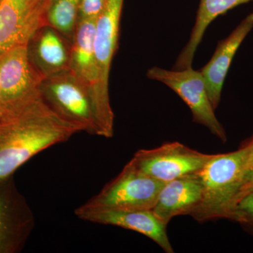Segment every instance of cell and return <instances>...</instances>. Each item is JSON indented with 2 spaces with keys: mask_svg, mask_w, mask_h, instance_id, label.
<instances>
[{
  "mask_svg": "<svg viewBox=\"0 0 253 253\" xmlns=\"http://www.w3.org/2000/svg\"><path fill=\"white\" fill-rule=\"evenodd\" d=\"M83 131L68 122L40 94L0 120V181L14 176L23 164L51 146Z\"/></svg>",
  "mask_w": 253,
  "mask_h": 253,
  "instance_id": "6da1fadb",
  "label": "cell"
},
{
  "mask_svg": "<svg viewBox=\"0 0 253 253\" xmlns=\"http://www.w3.org/2000/svg\"><path fill=\"white\" fill-rule=\"evenodd\" d=\"M244 165V152L239 148L232 152L215 154L198 172L202 181L203 195L201 204L191 215L195 220H234Z\"/></svg>",
  "mask_w": 253,
  "mask_h": 253,
  "instance_id": "7a4b0ae2",
  "label": "cell"
},
{
  "mask_svg": "<svg viewBox=\"0 0 253 253\" xmlns=\"http://www.w3.org/2000/svg\"><path fill=\"white\" fill-rule=\"evenodd\" d=\"M96 20L78 22L71 44L70 70L84 84L92 99L99 136L112 138L114 134V113L109 93L101 85V78L94 49Z\"/></svg>",
  "mask_w": 253,
  "mask_h": 253,
  "instance_id": "3957f363",
  "label": "cell"
},
{
  "mask_svg": "<svg viewBox=\"0 0 253 253\" xmlns=\"http://www.w3.org/2000/svg\"><path fill=\"white\" fill-rule=\"evenodd\" d=\"M40 93L55 112L89 134L99 136L89 91L71 70L44 78Z\"/></svg>",
  "mask_w": 253,
  "mask_h": 253,
  "instance_id": "277c9868",
  "label": "cell"
},
{
  "mask_svg": "<svg viewBox=\"0 0 253 253\" xmlns=\"http://www.w3.org/2000/svg\"><path fill=\"white\" fill-rule=\"evenodd\" d=\"M166 183L156 180L126 163L117 176L84 204L111 210H152Z\"/></svg>",
  "mask_w": 253,
  "mask_h": 253,
  "instance_id": "5b68a950",
  "label": "cell"
},
{
  "mask_svg": "<svg viewBox=\"0 0 253 253\" xmlns=\"http://www.w3.org/2000/svg\"><path fill=\"white\" fill-rule=\"evenodd\" d=\"M146 76L170 88L189 106L194 123L206 126L213 135L226 142L225 129L216 117L201 71L192 67L181 70L152 67L148 70Z\"/></svg>",
  "mask_w": 253,
  "mask_h": 253,
  "instance_id": "8992f818",
  "label": "cell"
},
{
  "mask_svg": "<svg viewBox=\"0 0 253 253\" xmlns=\"http://www.w3.org/2000/svg\"><path fill=\"white\" fill-rule=\"evenodd\" d=\"M214 156L174 141L155 149L139 150L129 162L144 174L167 183L199 172Z\"/></svg>",
  "mask_w": 253,
  "mask_h": 253,
  "instance_id": "52a82bcc",
  "label": "cell"
},
{
  "mask_svg": "<svg viewBox=\"0 0 253 253\" xmlns=\"http://www.w3.org/2000/svg\"><path fill=\"white\" fill-rule=\"evenodd\" d=\"M42 81L28 59L27 44L6 52L0 59V96L4 116L16 112L38 97Z\"/></svg>",
  "mask_w": 253,
  "mask_h": 253,
  "instance_id": "ba28073f",
  "label": "cell"
},
{
  "mask_svg": "<svg viewBox=\"0 0 253 253\" xmlns=\"http://www.w3.org/2000/svg\"><path fill=\"white\" fill-rule=\"evenodd\" d=\"M35 227V217L14 176L0 181V253H18Z\"/></svg>",
  "mask_w": 253,
  "mask_h": 253,
  "instance_id": "9c48e42d",
  "label": "cell"
},
{
  "mask_svg": "<svg viewBox=\"0 0 253 253\" xmlns=\"http://www.w3.org/2000/svg\"><path fill=\"white\" fill-rule=\"evenodd\" d=\"M75 214L83 220L118 226L136 231L152 240L166 253H174L167 234V226L152 210H111L80 206Z\"/></svg>",
  "mask_w": 253,
  "mask_h": 253,
  "instance_id": "30bf717a",
  "label": "cell"
},
{
  "mask_svg": "<svg viewBox=\"0 0 253 253\" xmlns=\"http://www.w3.org/2000/svg\"><path fill=\"white\" fill-rule=\"evenodd\" d=\"M45 6L32 7L28 0H1L0 59L13 48L27 44L34 32L45 24Z\"/></svg>",
  "mask_w": 253,
  "mask_h": 253,
  "instance_id": "8fae6325",
  "label": "cell"
},
{
  "mask_svg": "<svg viewBox=\"0 0 253 253\" xmlns=\"http://www.w3.org/2000/svg\"><path fill=\"white\" fill-rule=\"evenodd\" d=\"M71 44L47 24L40 26L27 43L28 59L42 79L70 69Z\"/></svg>",
  "mask_w": 253,
  "mask_h": 253,
  "instance_id": "7c38bea8",
  "label": "cell"
},
{
  "mask_svg": "<svg viewBox=\"0 0 253 253\" xmlns=\"http://www.w3.org/2000/svg\"><path fill=\"white\" fill-rule=\"evenodd\" d=\"M253 28V12L246 16L227 38L219 42L209 62L200 70L214 110L220 104L223 84L233 59Z\"/></svg>",
  "mask_w": 253,
  "mask_h": 253,
  "instance_id": "4fadbf2b",
  "label": "cell"
},
{
  "mask_svg": "<svg viewBox=\"0 0 253 253\" xmlns=\"http://www.w3.org/2000/svg\"><path fill=\"white\" fill-rule=\"evenodd\" d=\"M198 172L166 183L160 191L152 211L166 225L176 216H191L201 204L203 184Z\"/></svg>",
  "mask_w": 253,
  "mask_h": 253,
  "instance_id": "5bb4252c",
  "label": "cell"
},
{
  "mask_svg": "<svg viewBox=\"0 0 253 253\" xmlns=\"http://www.w3.org/2000/svg\"><path fill=\"white\" fill-rule=\"evenodd\" d=\"M124 0H105L95 22L94 49L101 85L109 93V76L114 55L118 48L120 23Z\"/></svg>",
  "mask_w": 253,
  "mask_h": 253,
  "instance_id": "9a60e30c",
  "label": "cell"
},
{
  "mask_svg": "<svg viewBox=\"0 0 253 253\" xmlns=\"http://www.w3.org/2000/svg\"><path fill=\"white\" fill-rule=\"evenodd\" d=\"M253 0H201L196 15V22L187 44L181 51L173 69L181 70L192 67L193 60L208 26L218 16L229 10Z\"/></svg>",
  "mask_w": 253,
  "mask_h": 253,
  "instance_id": "2e32d148",
  "label": "cell"
},
{
  "mask_svg": "<svg viewBox=\"0 0 253 253\" xmlns=\"http://www.w3.org/2000/svg\"><path fill=\"white\" fill-rule=\"evenodd\" d=\"M81 0H46L45 24L72 42L79 22Z\"/></svg>",
  "mask_w": 253,
  "mask_h": 253,
  "instance_id": "e0dca14e",
  "label": "cell"
},
{
  "mask_svg": "<svg viewBox=\"0 0 253 253\" xmlns=\"http://www.w3.org/2000/svg\"><path fill=\"white\" fill-rule=\"evenodd\" d=\"M233 221L253 235V192L246 195L236 205Z\"/></svg>",
  "mask_w": 253,
  "mask_h": 253,
  "instance_id": "ac0fdd59",
  "label": "cell"
},
{
  "mask_svg": "<svg viewBox=\"0 0 253 253\" xmlns=\"http://www.w3.org/2000/svg\"><path fill=\"white\" fill-rule=\"evenodd\" d=\"M105 0H81L79 21L81 20L96 19L104 6Z\"/></svg>",
  "mask_w": 253,
  "mask_h": 253,
  "instance_id": "d6986e66",
  "label": "cell"
},
{
  "mask_svg": "<svg viewBox=\"0 0 253 253\" xmlns=\"http://www.w3.org/2000/svg\"><path fill=\"white\" fill-rule=\"evenodd\" d=\"M253 192V167L243 172L236 196V202H239L246 195Z\"/></svg>",
  "mask_w": 253,
  "mask_h": 253,
  "instance_id": "ffe728a7",
  "label": "cell"
},
{
  "mask_svg": "<svg viewBox=\"0 0 253 253\" xmlns=\"http://www.w3.org/2000/svg\"><path fill=\"white\" fill-rule=\"evenodd\" d=\"M244 152V171L253 167V134L244 141L240 146Z\"/></svg>",
  "mask_w": 253,
  "mask_h": 253,
  "instance_id": "44dd1931",
  "label": "cell"
},
{
  "mask_svg": "<svg viewBox=\"0 0 253 253\" xmlns=\"http://www.w3.org/2000/svg\"><path fill=\"white\" fill-rule=\"evenodd\" d=\"M32 7L38 8L46 4V0H28Z\"/></svg>",
  "mask_w": 253,
  "mask_h": 253,
  "instance_id": "7402d4cb",
  "label": "cell"
},
{
  "mask_svg": "<svg viewBox=\"0 0 253 253\" xmlns=\"http://www.w3.org/2000/svg\"><path fill=\"white\" fill-rule=\"evenodd\" d=\"M4 116V112H3L2 106H1V96H0V120Z\"/></svg>",
  "mask_w": 253,
  "mask_h": 253,
  "instance_id": "603a6c76",
  "label": "cell"
},
{
  "mask_svg": "<svg viewBox=\"0 0 253 253\" xmlns=\"http://www.w3.org/2000/svg\"><path fill=\"white\" fill-rule=\"evenodd\" d=\"M0 1H1V0H0Z\"/></svg>",
  "mask_w": 253,
  "mask_h": 253,
  "instance_id": "cb8c5ba5",
  "label": "cell"
}]
</instances>
